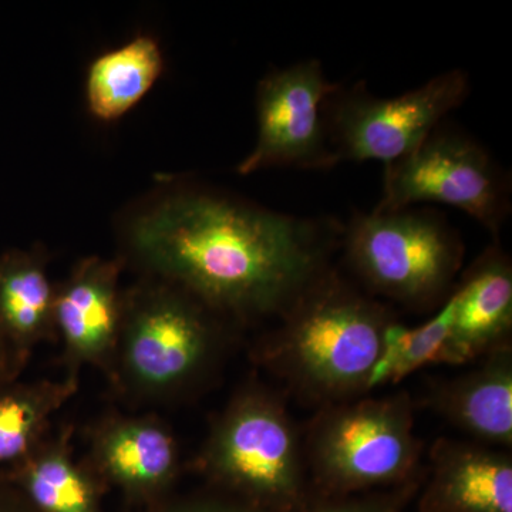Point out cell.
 Returning <instances> with one entry per match:
<instances>
[{
	"label": "cell",
	"mask_w": 512,
	"mask_h": 512,
	"mask_svg": "<svg viewBox=\"0 0 512 512\" xmlns=\"http://www.w3.org/2000/svg\"><path fill=\"white\" fill-rule=\"evenodd\" d=\"M342 222L299 217L200 187L175 188L131 215L124 241L147 276L225 320L278 319L332 266Z\"/></svg>",
	"instance_id": "cell-1"
},
{
	"label": "cell",
	"mask_w": 512,
	"mask_h": 512,
	"mask_svg": "<svg viewBox=\"0 0 512 512\" xmlns=\"http://www.w3.org/2000/svg\"><path fill=\"white\" fill-rule=\"evenodd\" d=\"M394 319L332 265L279 316L258 362L301 402L320 409L349 402L370 392Z\"/></svg>",
	"instance_id": "cell-2"
},
{
	"label": "cell",
	"mask_w": 512,
	"mask_h": 512,
	"mask_svg": "<svg viewBox=\"0 0 512 512\" xmlns=\"http://www.w3.org/2000/svg\"><path fill=\"white\" fill-rule=\"evenodd\" d=\"M225 319L184 289L144 276L124 291L111 384L137 403H163L197 389L220 362Z\"/></svg>",
	"instance_id": "cell-3"
},
{
	"label": "cell",
	"mask_w": 512,
	"mask_h": 512,
	"mask_svg": "<svg viewBox=\"0 0 512 512\" xmlns=\"http://www.w3.org/2000/svg\"><path fill=\"white\" fill-rule=\"evenodd\" d=\"M208 487L276 512H303L308 468L284 400L261 384L241 387L212 423L194 461Z\"/></svg>",
	"instance_id": "cell-4"
},
{
	"label": "cell",
	"mask_w": 512,
	"mask_h": 512,
	"mask_svg": "<svg viewBox=\"0 0 512 512\" xmlns=\"http://www.w3.org/2000/svg\"><path fill=\"white\" fill-rule=\"evenodd\" d=\"M339 251L363 291L410 309L443 305L464 261L460 234L421 207L353 212Z\"/></svg>",
	"instance_id": "cell-5"
},
{
	"label": "cell",
	"mask_w": 512,
	"mask_h": 512,
	"mask_svg": "<svg viewBox=\"0 0 512 512\" xmlns=\"http://www.w3.org/2000/svg\"><path fill=\"white\" fill-rule=\"evenodd\" d=\"M308 477L322 495L372 493L409 483L423 446L406 392L319 409L303 437Z\"/></svg>",
	"instance_id": "cell-6"
},
{
	"label": "cell",
	"mask_w": 512,
	"mask_h": 512,
	"mask_svg": "<svg viewBox=\"0 0 512 512\" xmlns=\"http://www.w3.org/2000/svg\"><path fill=\"white\" fill-rule=\"evenodd\" d=\"M421 204L466 212L498 242L512 210L510 175L480 141L447 119L412 153L384 165L376 210Z\"/></svg>",
	"instance_id": "cell-7"
},
{
	"label": "cell",
	"mask_w": 512,
	"mask_h": 512,
	"mask_svg": "<svg viewBox=\"0 0 512 512\" xmlns=\"http://www.w3.org/2000/svg\"><path fill=\"white\" fill-rule=\"evenodd\" d=\"M471 92L470 74L451 69L396 97H380L365 82L338 83L323 107L336 163L389 165L412 153Z\"/></svg>",
	"instance_id": "cell-8"
},
{
	"label": "cell",
	"mask_w": 512,
	"mask_h": 512,
	"mask_svg": "<svg viewBox=\"0 0 512 512\" xmlns=\"http://www.w3.org/2000/svg\"><path fill=\"white\" fill-rule=\"evenodd\" d=\"M336 86L318 59L301 60L265 74L255 94V146L238 164V173L338 167L323 119V107Z\"/></svg>",
	"instance_id": "cell-9"
},
{
	"label": "cell",
	"mask_w": 512,
	"mask_h": 512,
	"mask_svg": "<svg viewBox=\"0 0 512 512\" xmlns=\"http://www.w3.org/2000/svg\"><path fill=\"white\" fill-rule=\"evenodd\" d=\"M86 461L137 510L171 497L183 470L177 437L153 414L114 413L97 421Z\"/></svg>",
	"instance_id": "cell-10"
},
{
	"label": "cell",
	"mask_w": 512,
	"mask_h": 512,
	"mask_svg": "<svg viewBox=\"0 0 512 512\" xmlns=\"http://www.w3.org/2000/svg\"><path fill=\"white\" fill-rule=\"evenodd\" d=\"M121 259L89 256L56 284L55 326L66 373L96 367L111 382L123 320Z\"/></svg>",
	"instance_id": "cell-11"
},
{
	"label": "cell",
	"mask_w": 512,
	"mask_h": 512,
	"mask_svg": "<svg viewBox=\"0 0 512 512\" xmlns=\"http://www.w3.org/2000/svg\"><path fill=\"white\" fill-rule=\"evenodd\" d=\"M454 318L436 365L476 363L511 345L512 265L500 242L478 256L454 288Z\"/></svg>",
	"instance_id": "cell-12"
},
{
	"label": "cell",
	"mask_w": 512,
	"mask_h": 512,
	"mask_svg": "<svg viewBox=\"0 0 512 512\" xmlns=\"http://www.w3.org/2000/svg\"><path fill=\"white\" fill-rule=\"evenodd\" d=\"M420 512H512L510 450L477 441L439 439Z\"/></svg>",
	"instance_id": "cell-13"
},
{
	"label": "cell",
	"mask_w": 512,
	"mask_h": 512,
	"mask_svg": "<svg viewBox=\"0 0 512 512\" xmlns=\"http://www.w3.org/2000/svg\"><path fill=\"white\" fill-rule=\"evenodd\" d=\"M55 295L43 249L0 255V342L19 377L37 346L57 340Z\"/></svg>",
	"instance_id": "cell-14"
},
{
	"label": "cell",
	"mask_w": 512,
	"mask_h": 512,
	"mask_svg": "<svg viewBox=\"0 0 512 512\" xmlns=\"http://www.w3.org/2000/svg\"><path fill=\"white\" fill-rule=\"evenodd\" d=\"M463 375L431 389L439 416L485 446L512 447V345L495 350Z\"/></svg>",
	"instance_id": "cell-15"
},
{
	"label": "cell",
	"mask_w": 512,
	"mask_h": 512,
	"mask_svg": "<svg viewBox=\"0 0 512 512\" xmlns=\"http://www.w3.org/2000/svg\"><path fill=\"white\" fill-rule=\"evenodd\" d=\"M36 512H106L109 488L74 456L73 427L49 433L18 463L0 470Z\"/></svg>",
	"instance_id": "cell-16"
},
{
	"label": "cell",
	"mask_w": 512,
	"mask_h": 512,
	"mask_svg": "<svg viewBox=\"0 0 512 512\" xmlns=\"http://www.w3.org/2000/svg\"><path fill=\"white\" fill-rule=\"evenodd\" d=\"M164 52L151 35H137L106 50L87 67L84 100L100 123H114L130 113L164 72Z\"/></svg>",
	"instance_id": "cell-17"
},
{
	"label": "cell",
	"mask_w": 512,
	"mask_h": 512,
	"mask_svg": "<svg viewBox=\"0 0 512 512\" xmlns=\"http://www.w3.org/2000/svg\"><path fill=\"white\" fill-rule=\"evenodd\" d=\"M79 375L13 380L0 386V470L28 456L52 427V419L77 393Z\"/></svg>",
	"instance_id": "cell-18"
},
{
	"label": "cell",
	"mask_w": 512,
	"mask_h": 512,
	"mask_svg": "<svg viewBox=\"0 0 512 512\" xmlns=\"http://www.w3.org/2000/svg\"><path fill=\"white\" fill-rule=\"evenodd\" d=\"M454 318V298L450 293L446 302L424 325L407 329L402 349L394 360L387 383H397L421 367L436 365L437 356L450 335Z\"/></svg>",
	"instance_id": "cell-19"
},
{
	"label": "cell",
	"mask_w": 512,
	"mask_h": 512,
	"mask_svg": "<svg viewBox=\"0 0 512 512\" xmlns=\"http://www.w3.org/2000/svg\"><path fill=\"white\" fill-rule=\"evenodd\" d=\"M136 512H276L268 510L241 500L234 495L222 493L220 490L208 487L207 490L198 491V493L181 495H171L160 503L151 505V507L141 508Z\"/></svg>",
	"instance_id": "cell-20"
},
{
	"label": "cell",
	"mask_w": 512,
	"mask_h": 512,
	"mask_svg": "<svg viewBox=\"0 0 512 512\" xmlns=\"http://www.w3.org/2000/svg\"><path fill=\"white\" fill-rule=\"evenodd\" d=\"M303 512H399L396 503L389 495L352 494L322 495L315 503L306 504Z\"/></svg>",
	"instance_id": "cell-21"
},
{
	"label": "cell",
	"mask_w": 512,
	"mask_h": 512,
	"mask_svg": "<svg viewBox=\"0 0 512 512\" xmlns=\"http://www.w3.org/2000/svg\"><path fill=\"white\" fill-rule=\"evenodd\" d=\"M0 512H36L22 494L0 477Z\"/></svg>",
	"instance_id": "cell-22"
},
{
	"label": "cell",
	"mask_w": 512,
	"mask_h": 512,
	"mask_svg": "<svg viewBox=\"0 0 512 512\" xmlns=\"http://www.w3.org/2000/svg\"><path fill=\"white\" fill-rule=\"evenodd\" d=\"M18 379L20 377L16 375L15 369H13L8 350L0 342V386Z\"/></svg>",
	"instance_id": "cell-23"
}]
</instances>
